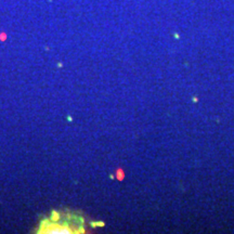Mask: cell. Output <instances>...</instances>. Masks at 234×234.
<instances>
[{
    "mask_svg": "<svg viewBox=\"0 0 234 234\" xmlns=\"http://www.w3.org/2000/svg\"><path fill=\"white\" fill-rule=\"evenodd\" d=\"M116 177H117V179L118 180H122L124 178H125V172H124V170L122 169H117V171H116Z\"/></svg>",
    "mask_w": 234,
    "mask_h": 234,
    "instance_id": "cell-1",
    "label": "cell"
}]
</instances>
